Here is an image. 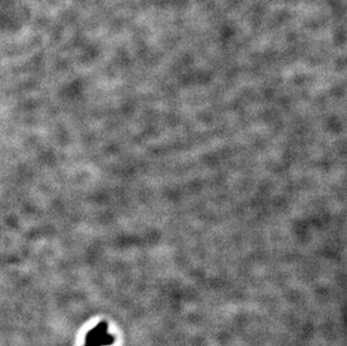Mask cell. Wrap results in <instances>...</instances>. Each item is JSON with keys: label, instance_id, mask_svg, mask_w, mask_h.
Masks as SVG:
<instances>
[{"label": "cell", "instance_id": "6da1fadb", "mask_svg": "<svg viewBox=\"0 0 347 346\" xmlns=\"http://www.w3.org/2000/svg\"><path fill=\"white\" fill-rule=\"evenodd\" d=\"M108 325L105 321L99 323L85 336L84 346H109L114 343L115 338L107 333Z\"/></svg>", "mask_w": 347, "mask_h": 346}]
</instances>
